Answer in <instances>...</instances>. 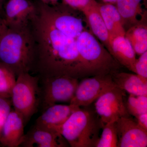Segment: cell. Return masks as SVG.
<instances>
[{
	"label": "cell",
	"instance_id": "6da1fadb",
	"mask_svg": "<svg viewBox=\"0 0 147 147\" xmlns=\"http://www.w3.org/2000/svg\"><path fill=\"white\" fill-rule=\"evenodd\" d=\"M29 24L34 41V68L41 78L92 76L78 53L76 38L56 28L37 6Z\"/></svg>",
	"mask_w": 147,
	"mask_h": 147
},
{
	"label": "cell",
	"instance_id": "7a4b0ae2",
	"mask_svg": "<svg viewBox=\"0 0 147 147\" xmlns=\"http://www.w3.org/2000/svg\"><path fill=\"white\" fill-rule=\"evenodd\" d=\"M35 56L34 39L29 23L8 27L0 40V62L17 76L33 69Z\"/></svg>",
	"mask_w": 147,
	"mask_h": 147
},
{
	"label": "cell",
	"instance_id": "3957f363",
	"mask_svg": "<svg viewBox=\"0 0 147 147\" xmlns=\"http://www.w3.org/2000/svg\"><path fill=\"white\" fill-rule=\"evenodd\" d=\"M90 105L74 111L58 128L71 147H95L103 126L95 110Z\"/></svg>",
	"mask_w": 147,
	"mask_h": 147
},
{
	"label": "cell",
	"instance_id": "277c9868",
	"mask_svg": "<svg viewBox=\"0 0 147 147\" xmlns=\"http://www.w3.org/2000/svg\"><path fill=\"white\" fill-rule=\"evenodd\" d=\"M76 43L78 53L92 76L119 71L121 66L86 29L76 38Z\"/></svg>",
	"mask_w": 147,
	"mask_h": 147
},
{
	"label": "cell",
	"instance_id": "5b68a950",
	"mask_svg": "<svg viewBox=\"0 0 147 147\" xmlns=\"http://www.w3.org/2000/svg\"><path fill=\"white\" fill-rule=\"evenodd\" d=\"M17 77L11 98L14 110L23 117L25 124L36 112L39 104V78L28 72Z\"/></svg>",
	"mask_w": 147,
	"mask_h": 147
},
{
	"label": "cell",
	"instance_id": "8992f818",
	"mask_svg": "<svg viewBox=\"0 0 147 147\" xmlns=\"http://www.w3.org/2000/svg\"><path fill=\"white\" fill-rule=\"evenodd\" d=\"M36 5L56 28L69 36L76 39L86 29L79 11L63 3L51 6L40 2Z\"/></svg>",
	"mask_w": 147,
	"mask_h": 147
},
{
	"label": "cell",
	"instance_id": "52a82bcc",
	"mask_svg": "<svg viewBox=\"0 0 147 147\" xmlns=\"http://www.w3.org/2000/svg\"><path fill=\"white\" fill-rule=\"evenodd\" d=\"M42 110L61 102H70L79 84V79L62 76L42 78Z\"/></svg>",
	"mask_w": 147,
	"mask_h": 147
},
{
	"label": "cell",
	"instance_id": "ba28073f",
	"mask_svg": "<svg viewBox=\"0 0 147 147\" xmlns=\"http://www.w3.org/2000/svg\"><path fill=\"white\" fill-rule=\"evenodd\" d=\"M69 104L76 107L90 105L101 95L115 86L111 74H99L82 79Z\"/></svg>",
	"mask_w": 147,
	"mask_h": 147
},
{
	"label": "cell",
	"instance_id": "9c48e42d",
	"mask_svg": "<svg viewBox=\"0 0 147 147\" xmlns=\"http://www.w3.org/2000/svg\"><path fill=\"white\" fill-rule=\"evenodd\" d=\"M125 91L115 86L95 100L94 109L103 123L115 122L122 117H129L125 102Z\"/></svg>",
	"mask_w": 147,
	"mask_h": 147
},
{
	"label": "cell",
	"instance_id": "30bf717a",
	"mask_svg": "<svg viewBox=\"0 0 147 147\" xmlns=\"http://www.w3.org/2000/svg\"><path fill=\"white\" fill-rule=\"evenodd\" d=\"M117 147H146L147 130L130 117H122L115 121Z\"/></svg>",
	"mask_w": 147,
	"mask_h": 147
},
{
	"label": "cell",
	"instance_id": "8fae6325",
	"mask_svg": "<svg viewBox=\"0 0 147 147\" xmlns=\"http://www.w3.org/2000/svg\"><path fill=\"white\" fill-rule=\"evenodd\" d=\"M21 146L27 147H65L69 145L57 130L34 126L25 134Z\"/></svg>",
	"mask_w": 147,
	"mask_h": 147
},
{
	"label": "cell",
	"instance_id": "7c38bea8",
	"mask_svg": "<svg viewBox=\"0 0 147 147\" xmlns=\"http://www.w3.org/2000/svg\"><path fill=\"white\" fill-rule=\"evenodd\" d=\"M36 11V5L29 0H9L4 20L8 27L24 26L29 24Z\"/></svg>",
	"mask_w": 147,
	"mask_h": 147
},
{
	"label": "cell",
	"instance_id": "4fadbf2b",
	"mask_svg": "<svg viewBox=\"0 0 147 147\" xmlns=\"http://www.w3.org/2000/svg\"><path fill=\"white\" fill-rule=\"evenodd\" d=\"M24 121L23 117L15 111L9 114L0 134V143L4 146H21L24 136Z\"/></svg>",
	"mask_w": 147,
	"mask_h": 147
},
{
	"label": "cell",
	"instance_id": "5bb4252c",
	"mask_svg": "<svg viewBox=\"0 0 147 147\" xmlns=\"http://www.w3.org/2000/svg\"><path fill=\"white\" fill-rule=\"evenodd\" d=\"M80 108L70 104L51 105L43 110L42 114L37 119L34 126L57 131L58 128L71 114Z\"/></svg>",
	"mask_w": 147,
	"mask_h": 147
},
{
	"label": "cell",
	"instance_id": "9a60e30c",
	"mask_svg": "<svg viewBox=\"0 0 147 147\" xmlns=\"http://www.w3.org/2000/svg\"><path fill=\"white\" fill-rule=\"evenodd\" d=\"M144 0H117L115 4L125 31L130 27L147 20V11L143 7Z\"/></svg>",
	"mask_w": 147,
	"mask_h": 147
},
{
	"label": "cell",
	"instance_id": "2e32d148",
	"mask_svg": "<svg viewBox=\"0 0 147 147\" xmlns=\"http://www.w3.org/2000/svg\"><path fill=\"white\" fill-rule=\"evenodd\" d=\"M98 3L92 6L82 13L91 32L111 53L110 38L105 23L98 8Z\"/></svg>",
	"mask_w": 147,
	"mask_h": 147
},
{
	"label": "cell",
	"instance_id": "e0dca14e",
	"mask_svg": "<svg viewBox=\"0 0 147 147\" xmlns=\"http://www.w3.org/2000/svg\"><path fill=\"white\" fill-rule=\"evenodd\" d=\"M117 86L129 94L147 96V80L137 74L115 71L111 74Z\"/></svg>",
	"mask_w": 147,
	"mask_h": 147
},
{
	"label": "cell",
	"instance_id": "ac0fdd59",
	"mask_svg": "<svg viewBox=\"0 0 147 147\" xmlns=\"http://www.w3.org/2000/svg\"><path fill=\"white\" fill-rule=\"evenodd\" d=\"M110 54L121 66L133 72L136 54L133 47L125 36H118L111 41Z\"/></svg>",
	"mask_w": 147,
	"mask_h": 147
},
{
	"label": "cell",
	"instance_id": "d6986e66",
	"mask_svg": "<svg viewBox=\"0 0 147 147\" xmlns=\"http://www.w3.org/2000/svg\"><path fill=\"white\" fill-rule=\"evenodd\" d=\"M98 8L108 29L111 42L116 37L125 36V30L115 5L110 3H98Z\"/></svg>",
	"mask_w": 147,
	"mask_h": 147
},
{
	"label": "cell",
	"instance_id": "ffe728a7",
	"mask_svg": "<svg viewBox=\"0 0 147 147\" xmlns=\"http://www.w3.org/2000/svg\"><path fill=\"white\" fill-rule=\"evenodd\" d=\"M125 36L130 42L136 55L140 56L146 52L147 20L127 29L125 31Z\"/></svg>",
	"mask_w": 147,
	"mask_h": 147
},
{
	"label": "cell",
	"instance_id": "44dd1931",
	"mask_svg": "<svg viewBox=\"0 0 147 147\" xmlns=\"http://www.w3.org/2000/svg\"><path fill=\"white\" fill-rule=\"evenodd\" d=\"M16 76L10 68L0 62V97L6 99L11 98Z\"/></svg>",
	"mask_w": 147,
	"mask_h": 147
},
{
	"label": "cell",
	"instance_id": "7402d4cb",
	"mask_svg": "<svg viewBox=\"0 0 147 147\" xmlns=\"http://www.w3.org/2000/svg\"><path fill=\"white\" fill-rule=\"evenodd\" d=\"M102 131L95 147H117L118 138L115 122L103 125Z\"/></svg>",
	"mask_w": 147,
	"mask_h": 147
},
{
	"label": "cell",
	"instance_id": "603a6c76",
	"mask_svg": "<svg viewBox=\"0 0 147 147\" xmlns=\"http://www.w3.org/2000/svg\"><path fill=\"white\" fill-rule=\"evenodd\" d=\"M127 110L130 115L136 117L147 113V99L143 96L129 94L126 102Z\"/></svg>",
	"mask_w": 147,
	"mask_h": 147
},
{
	"label": "cell",
	"instance_id": "cb8c5ba5",
	"mask_svg": "<svg viewBox=\"0 0 147 147\" xmlns=\"http://www.w3.org/2000/svg\"><path fill=\"white\" fill-rule=\"evenodd\" d=\"M62 2L70 8L82 12L98 3L95 0H62Z\"/></svg>",
	"mask_w": 147,
	"mask_h": 147
},
{
	"label": "cell",
	"instance_id": "d4e9b609",
	"mask_svg": "<svg viewBox=\"0 0 147 147\" xmlns=\"http://www.w3.org/2000/svg\"><path fill=\"white\" fill-rule=\"evenodd\" d=\"M133 72L141 78L147 80V51L136 59Z\"/></svg>",
	"mask_w": 147,
	"mask_h": 147
},
{
	"label": "cell",
	"instance_id": "484cf974",
	"mask_svg": "<svg viewBox=\"0 0 147 147\" xmlns=\"http://www.w3.org/2000/svg\"><path fill=\"white\" fill-rule=\"evenodd\" d=\"M8 99L0 97V123L3 125L11 110L10 103Z\"/></svg>",
	"mask_w": 147,
	"mask_h": 147
},
{
	"label": "cell",
	"instance_id": "4316f807",
	"mask_svg": "<svg viewBox=\"0 0 147 147\" xmlns=\"http://www.w3.org/2000/svg\"><path fill=\"white\" fill-rule=\"evenodd\" d=\"M135 117L138 124L142 128L147 130V113L139 115Z\"/></svg>",
	"mask_w": 147,
	"mask_h": 147
},
{
	"label": "cell",
	"instance_id": "83f0119b",
	"mask_svg": "<svg viewBox=\"0 0 147 147\" xmlns=\"http://www.w3.org/2000/svg\"><path fill=\"white\" fill-rule=\"evenodd\" d=\"M8 27L5 24L3 18H0V40Z\"/></svg>",
	"mask_w": 147,
	"mask_h": 147
},
{
	"label": "cell",
	"instance_id": "f1b7e54d",
	"mask_svg": "<svg viewBox=\"0 0 147 147\" xmlns=\"http://www.w3.org/2000/svg\"><path fill=\"white\" fill-rule=\"evenodd\" d=\"M40 2L48 5L53 6L59 3V0H39Z\"/></svg>",
	"mask_w": 147,
	"mask_h": 147
},
{
	"label": "cell",
	"instance_id": "f546056e",
	"mask_svg": "<svg viewBox=\"0 0 147 147\" xmlns=\"http://www.w3.org/2000/svg\"><path fill=\"white\" fill-rule=\"evenodd\" d=\"M105 3H110L115 4L117 0H102Z\"/></svg>",
	"mask_w": 147,
	"mask_h": 147
},
{
	"label": "cell",
	"instance_id": "4dcf8cb0",
	"mask_svg": "<svg viewBox=\"0 0 147 147\" xmlns=\"http://www.w3.org/2000/svg\"><path fill=\"white\" fill-rule=\"evenodd\" d=\"M3 13V9L2 7H0V18L1 17L2 14Z\"/></svg>",
	"mask_w": 147,
	"mask_h": 147
},
{
	"label": "cell",
	"instance_id": "1f68e13d",
	"mask_svg": "<svg viewBox=\"0 0 147 147\" xmlns=\"http://www.w3.org/2000/svg\"><path fill=\"white\" fill-rule=\"evenodd\" d=\"M4 1L5 0H0V7H2L3 3Z\"/></svg>",
	"mask_w": 147,
	"mask_h": 147
},
{
	"label": "cell",
	"instance_id": "d6a6232c",
	"mask_svg": "<svg viewBox=\"0 0 147 147\" xmlns=\"http://www.w3.org/2000/svg\"><path fill=\"white\" fill-rule=\"evenodd\" d=\"M3 125L0 123V134H1V131L2 129Z\"/></svg>",
	"mask_w": 147,
	"mask_h": 147
}]
</instances>
